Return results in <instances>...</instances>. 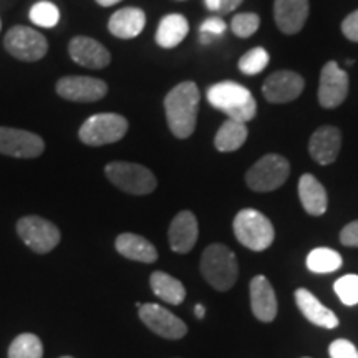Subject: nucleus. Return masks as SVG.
I'll list each match as a JSON object with an SVG mask.
<instances>
[{"label": "nucleus", "instance_id": "1", "mask_svg": "<svg viewBox=\"0 0 358 358\" xmlns=\"http://www.w3.org/2000/svg\"><path fill=\"white\" fill-rule=\"evenodd\" d=\"M199 110V90L194 82H182L174 87L164 98L166 122L179 140L189 138L196 129Z\"/></svg>", "mask_w": 358, "mask_h": 358}, {"label": "nucleus", "instance_id": "2", "mask_svg": "<svg viewBox=\"0 0 358 358\" xmlns=\"http://www.w3.org/2000/svg\"><path fill=\"white\" fill-rule=\"evenodd\" d=\"M208 100L231 120L248 123L256 116L257 105L252 93L236 82H221L208 90Z\"/></svg>", "mask_w": 358, "mask_h": 358}, {"label": "nucleus", "instance_id": "3", "mask_svg": "<svg viewBox=\"0 0 358 358\" xmlns=\"http://www.w3.org/2000/svg\"><path fill=\"white\" fill-rule=\"evenodd\" d=\"M201 272L209 285L216 290H229L239 275L236 254L222 244H211L201 257Z\"/></svg>", "mask_w": 358, "mask_h": 358}, {"label": "nucleus", "instance_id": "4", "mask_svg": "<svg viewBox=\"0 0 358 358\" xmlns=\"http://www.w3.org/2000/svg\"><path fill=\"white\" fill-rule=\"evenodd\" d=\"M234 234L244 248L250 250H266L268 245L274 243V226L268 221V217L256 209H243L234 217Z\"/></svg>", "mask_w": 358, "mask_h": 358}, {"label": "nucleus", "instance_id": "5", "mask_svg": "<svg viewBox=\"0 0 358 358\" xmlns=\"http://www.w3.org/2000/svg\"><path fill=\"white\" fill-rule=\"evenodd\" d=\"M106 176L116 187L128 194H150L156 189L158 181L150 169L136 163L127 161H113L105 169Z\"/></svg>", "mask_w": 358, "mask_h": 358}, {"label": "nucleus", "instance_id": "6", "mask_svg": "<svg viewBox=\"0 0 358 358\" xmlns=\"http://www.w3.org/2000/svg\"><path fill=\"white\" fill-rule=\"evenodd\" d=\"M128 131V122L122 115L98 113L90 116L80 128V140L88 146H103L120 141Z\"/></svg>", "mask_w": 358, "mask_h": 358}, {"label": "nucleus", "instance_id": "7", "mask_svg": "<svg viewBox=\"0 0 358 358\" xmlns=\"http://www.w3.org/2000/svg\"><path fill=\"white\" fill-rule=\"evenodd\" d=\"M290 174L289 161L280 155H266L249 169L245 182L252 191L268 192L280 187Z\"/></svg>", "mask_w": 358, "mask_h": 358}, {"label": "nucleus", "instance_id": "8", "mask_svg": "<svg viewBox=\"0 0 358 358\" xmlns=\"http://www.w3.org/2000/svg\"><path fill=\"white\" fill-rule=\"evenodd\" d=\"M3 47L12 57L22 62H37L47 55V38L35 29L17 25L10 29L3 38Z\"/></svg>", "mask_w": 358, "mask_h": 358}, {"label": "nucleus", "instance_id": "9", "mask_svg": "<svg viewBox=\"0 0 358 358\" xmlns=\"http://www.w3.org/2000/svg\"><path fill=\"white\" fill-rule=\"evenodd\" d=\"M17 232L25 245L38 254L50 252L60 243V231L55 224L38 216L22 217L17 222Z\"/></svg>", "mask_w": 358, "mask_h": 358}, {"label": "nucleus", "instance_id": "10", "mask_svg": "<svg viewBox=\"0 0 358 358\" xmlns=\"http://www.w3.org/2000/svg\"><path fill=\"white\" fill-rule=\"evenodd\" d=\"M138 310H140V319L143 324L159 337L178 340L187 334L185 322L178 319L168 308L158 306V303H143Z\"/></svg>", "mask_w": 358, "mask_h": 358}, {"label": "nucleus", "instance_id": "11", "mask_svg": "<svg viewBox=\"0 0 358 358\" xmlns=\"http://www.w3.org/2000/svg\"><path fill=\"white\" fill-rule=\"evenodd\" d=\"M45 143L38 134L25 129L0 127V153L13 158H37L43 153Z\"/></svg>", "mask_w": 358, "mask_h": 358}, {"label": "nucleus", "instance_id": "12", "mask_svg": "<svg viewBox=\"0 0 358 358\" xmlns=\"http://www.w3.org/2000/svg\"><path fill=\"white\" fill-rule=\"evenodd\" d=\"M348 95V75L337 62H327L320 73L319 103L324 108H337Z\"/></svg>", "mask_w": 358, "mask_h": 358}, {"label": "nucleus", "instance_id": "13", "mask_svg": "<svg viewBox=\"0 0 358 358\" xmlns=\"http://www.w3.org/2000/svg\"><path fill=\"white\" fill-rule=\"evenodd\" d=\"M57 93L69 101L92 103L108 93V85L92 77H64L57 82Z\"/></svg>", "mask_w": 358, "mask_h": 358}, {"label": "nucleus", "instance_id": "14", "mask_svg": "<svg viewBox=\"0 0 358 358\" xmlns=\"http://www.w3.org/2000/svg\"><path fill=\"white\" fill-rule=\"evenodd\" d=\"M303 92V78L290 70H280L268 75L262 85V93L271 103H289L301 96Z\"/></svg>", "mask_w": 358, "mask_h": 358}, {"label": "nucleus", "instance_id": "15", "mask_svg": "<svg viewBox=\"0 0 358 358\" xmlns=\"http://www.w3.org/2000/svg\"><path fill=\"white\" fill-rule=\"evenodd\" d=\"M69 53L75 64L100 70L110 65V52L100 42L90 37H75L69 43Z\"/></svg>", "mask_w": 358, "mask_h": 358}, {"label": "nucleus", "instance_id": "16", "mask_svg": "<svg viewBox=\"0 0 358 358\" xmlns=\"http://www.w3.org/2000/svg\"><path fill=\"white\" fill-rule=\"evenodd\" d=\"M342 148V133L335 127H320L308 141V153L319 164H332Z\"/></svg>", "mask_w": 358, "mask_h": 358}, {"label": "nucleus", "instance_id": "17", "mask_svg": "<svg viewBox=\"0 0 358 358\" xmlns=\"http://www.w3.org/2000/svg\"><path fill=\"white\" fill-rule=\"evenodd\" d=\"M250 308L261 322H272L277 315V299L266 275H256L250 280Z\"/></svg>", "mask_w": 358, "mask_h": 358}, {"label": "nucleus", "instance_id": "18", "mask_svg": "<svg viewBox=\"0 0 358 358\" xmlns=\"http://www.w3.org/2000/svg\"><path fill=\"white\" fill-rule=\"evenodd\" d=\"M198 234V219H196L194 214L191 211H181L173 219L171 226H169V245H171L174 252L186 254L196 245Z\"/></svg>", "mask_w": 358, "mask_h": 358}, {"label": "nucleus", "instance_id": "19", "mask_svg": "<svg viewBox=\"0 0 358 358\" xmlns=\"http://www.w3.org/2000/svg\"><path fill=\"white\" fill-rule=\"evenodd\" d=\"M308 17V0H275L274 19L280 32L294 35L301 32Z\"/></svg>", "mask_w": 358, "mask_h": 358}, {"label": "nucleus", "instance_id": "20", "mask_svg": "<svg viewBox=\"0 0 358 358\" xmlns=\"http://www.w3.org/2000/svg\"><path fill=\"white\" fill-rule=\"evenodd\" d=\"M295 302H297L299 310L303 313V317L308 322H312L313 325L322 327V329H335V327H338L337 315L330 308L322 306L319 299L312 292H308L307 289L295 290Z\"/></svg>", "mask_w": 358, "mask_h": 358}, {"label": "nucleus", "instance_id": "21", "mask_svg": "<svg viewBox=\"0 0 358 358\" xmlns=\"http://www.w3.org/2000/svg\"><path fill=\"white\" fill-rule=\"evenodd\" d=\"M146 25V15L141 8L127 7L120 8L110 17L108 30L115 37L128 40L138 37Z\"/></svg>", "mask_w": 358, "mask_h": 358}, {"label": "nucleus", "instance_id": "22", "mask_svg": "<svg viewBox=\"0 0 358 358\" xmlns=\"http://www.w3.org/2000/svg\"><path fill=\"white\" fill-rule=\"evenodd\" d=\"M299 198H301L303 209L310 216H322L327 211V206H329L325 187L312 174H303L299 179Z\"/></svg>", "mask_w": 358, "mask_h": 358}, {"label": "nucleus", "instance_id": "23", "mask_svg": "<svg viewBox=\"0 0 358 358\" xmlns=\"http://www.w3.org/2000/svg\"><path fill=\"white\" fill-rule=\"evenodd\" d=\"M115 248L129 261L151 264L158 259V250L150 241L138 234H122L116 237Z\"/></svg>", "mask_w": 358, "mask_h": 358}, {"label": "nucleus", "instance_id": "24", "mask_svg": "<svg viewBox=\"0 0 358 358\" xmlns=\"http://www.w3.org/2000/svg\"><path fill=\"white\" fill-rule=\"evenodd\" d=\"M189 32V24L186 17L181 13H171V15L163 17L156 30V43L163 48L178 47Z\"/></svg>", "mask_w": 358, "mask_h": 358}, {"label": "nucleus", "instance_id": "25", "mask_svg": "<svg viewBox=\"0 0 358 358\" xmlns=\"http://www.w3.org/2000/svg\"><path fill=\"white\" fill-rule=\"evenodd\" d=\"M150 285L156 297L171 306H179L186 299L185 285L166 272H153L150 277Z\"/></svg>", "mask_w": 358, "mask_h": 358}, {"label": "nucleus", "instance_id": "26", "mask_svg": "<svg viewBox=\"0 0 358 358\" xmlns=\"http://www.w3.org/2000/svg\"><path fill=\"white\" fill-rule=\"evenodd\" d=\"M245 140H248V127H245V123L229 118L217 129L216 138H214V146L221 153H231V151L239 150Z\"/></svg>", "mask_w": 358, "mask_h": 358}, {"label": "nucleus", "instance_id": "27", "mask_svg": "<svg viewBox=\"0 0 358 358\" xmlns=\"http://www.w3.org/2000/svg\"><path fill=\"white\" fill-rule=\"evenodd\" d=\"M342 262V256L337 250L329 248H317L307 256L308 271L315 274H330V272L338 271Z\"/></svg>", "mask_w": 358, "mask_h": 358}, {"label": "nucleus", "instance_id": "28", "mask_svg": "<svg viewBox=\"0 0 358 358\" xmlns=\"http://www.w3.org/2000/svg\"><path fill=\"white\" fill-rule=\"evenodd\" d=\"M43 345L34 334H22L8 348V358H42Z\"/></svg>", "mask_w": 358, "mask_h": 358}, {"label": "nucleus", "instance_id": "29", "mask_svg": "<svg viewBox=\"0 0 358 358\" xmlns=\"http://www.w3.org/2000/svg\"><path fill=\"white\" fill-rule=\"evenodd\" d=\"M268 64V53L266 48L256 47L248 53H244L239 60V70L244 75H257L266 69Z\"/></svg>", "mask_w": 358, "mask_h": 358}, {"label": "nucleus", "instance_id": "30", "mask_svg": "<svg viewBox=\"0 0 358 358\" xmlns=\"http://www.w3.org/2000/svg\"><path fill=\"white\" fill-rule=\"evenodd\" d=\"M30 20L38 27L52 29V27H55L58 24V20H60V12H58L55 3L38 2L35 3L32 10H30Z\"/></svg>", "mask_w": 358, "mask_h": 358}, {"label": "nucleus", "instance_id": "31", "mask_svg": "<svg viewBox=\"0 0 358 358\" xmlns=\"http://www.w3.org/2000/svg\"><path fill=\"white\" fill-rule=\"evenodd\" d=\"M334 289L345 306H357L358 303V275L348 274L340 277L334 284Z\"/></svg>", "mask_w": 358, "mask_h": 358}, {"label": "nucleus", "instance_id": "32", "mask_svg": "<svg viewBox=\"0 0 358 358\" xmlns=\"http://www.w3.org/2000/svg\"><path fill=\"white\" fill-rule=\"evenodd\" d=\"M259 25H261V17L257 13H237V15L232 17L231 29L234 35L239 38H248L250 35L257 32Z\"/></svg>", "mask_w": 358, "mask_h": 358}, {"label": "nucleus", "instance_id": "33", "mask_svg": "<svg viewBox=\"0 0 358 358\" xmlns=\"http://www.w3.org/2000/svg\"><path fill=\"white\" fill-rule=\"evenodd\" d=\"M226 32V22L221 17H209L203 22L199 29V42L203 45L211 43L214 38L222 37Z\"/></svg>", "mask_w": 358, "mask_h": 358}, {"label": "nucleus", "instance_id": "34", "mask_svg": "<svg viewBox=\"0 0 358 358\" xmlns=\"http://www.w3.org/2000/svg\"><path fill=\"white\" fill-rule=\"evenodd\" d=\"M329 353L330 358H358L357 347L345 338H338L330 343Z\"/></svg>", "mask_w": 358, "mask_h": 358}, {"label": "nucleus", "instance_id": "35", "mask_svg": "<svg viewBox=\"0 0 358 358\" xmlns=\"http://www.w3.org/2000/svg\"><path fill=\"white\" fill-rule=\"evenodd\" d=\"M340 243L347 248H358V221L347 224L340 232Z\"/></svg>", "mask_w": 358, "mask_h": 358}, {"label": "nucleus", "instance_id": "36", "mask_svg": "<svg viewBox=\"0 0 358 358\" xmlns=\"http://www.w3.org/2000/svg\"><path fill=\"white\" fill-rule=\"evenodd\" d=\"M342 32L348 40L358 42V10L352 12L342 22Z\"/></svg>", "mask_w": 358, "mask_h": 358}, {"label": "nucleus", "instance_id": "37", "mask_svg": "<svg viewBox=\"0 0 358 358\" xmlns=\"http://www.w3.org/2000/svg\"><path fill=\"white\" fill-rule=\"evenodd\" d=\"M243 2L244 0H221V8H219V12L229 13L232 10H236V8L239 7Z\"/></svg>", "mask_w": 358, "mask_h": 358}, {"label": "nucleus", "instance_id": "38", "mask_svg": "<svg viewBox=\"0 0 358 358\" xmlns=\"http://www.w3.org/2000/svg\"><path fill=\"white\" fill-rule=\"evenodd\" d=\"M204 2L211 12H219V8H221V0H204Z\"/></svg>", "mask_w": 358, "mask_h": 358}, {"label": "nucleus", "instance_id": "39", "mask_svg": "<svg viewBox=\"0 0 358 358\" xmlns=\"http://www.w3.org/2000/svg\"><path fill=\"white\" fill-rule=\"evenodd\" d=\"M194 313H196V317H198V319H204V315H206L204 306H201V303H198V306L194 307Z\"/></svg>", "mask_w": 358, "mask_h": 358}, {"label": "nucleus", "instance_id": "40", "mask_svg": "<svg viewBox=\"0 0 358 358\" xmlns=\"http://www.w3.org/2000/svg\"><path fill=\"white\" fill-rule=\"evenodd\" d=\"M96 2L103 7H111V6H115V3L122 2V0H96Z\"/></svg>", "mask_w": 358, "mask_h": 358}, {"label": "nucleus", "instance_id": "41", "mask_svg": "<svg viewBox=\"0 0 358 358\" xmlns=\"http://www.w3.org/2000/svg\"><path fill=\"white\" fill-rule=\"evenodd\" d=\"M62 358H71V357H62Z\"/></svg>", "mask_w": 358, "mask_h": 358}, {"label": "nucleus", "instance_id": "42", "mask_svg": "<svg viewBox=\"0 0 358 358\" xmlns=\"http://www.w3.org/2000/svg\"><path fill=\"white\" fill-rule=\"evenodd\" d=\"M0 27H2V24H0Z\"/></svg>", "mask_w": 358, "mask_h": 358}, {"label": "nucleus", "instance_id": "43", "mask_svg": "<svg viewBox=\"0 0 358 358\" xmlns=\"http://www.w3.org/2000/svg\"><path fill=\"white\" fill-rule=\"evenodd\" d=\"M306 358H307V357H306Z\"/></svg>", "mask_w": 358, "mask_h": 358}]
</instances>
